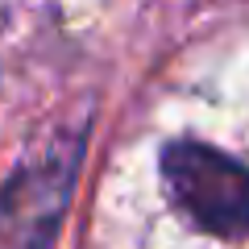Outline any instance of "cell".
Here are the masks:
<instances>
[{
	"label": "cell",
	"mask_w": 249,
	"mask_h": 249,
	"mask_svg": "<svg viewBox=\"0 0 249 249\" xmlns=\"http://www.w3.org/2000/svg\"><path fill=\"white\" fill-rule=\"evenodd\" d=\"M83 133H67L0 183V249H54L83 170Z\"/></svg>",
	"instance_id": "obj_2"
},
{
	"label": "cell",
	"mask_w": 249,
	"mask_h": 249,
	"mask_svg": "<svg viewBox=\"0 0 249 249\" xmlns=\"http://www.w3.org/2000/svg\"><path fill=\"white\" fill-rule=\"evenodd\" d=\"M162 191L170 208L204 237H249V166L199 137H170L158 150Z\"/></svg>",
	"instance_id": "obj_1"
}]
</instances>
